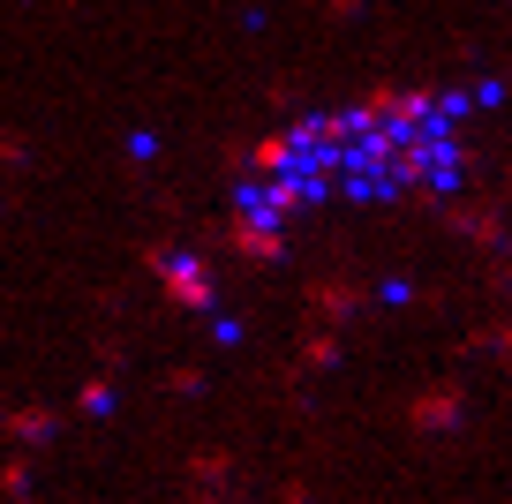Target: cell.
Listing matches in <instances>:
<instances>
[{
    "instance_id": "1",
    "label": "cell",
    "mask_w": 512,
    "mask_h": 504,
    "mask_svg": "<svg viewBox=\"0 0 512 504\" xmlns=\"http://www.w3.org/2000/svg\"><path fill=\"white\" fill-rule=\"evenodd\" d=\"M151 264L166 271V294H174L181 309H211V271L196 264V256H166V249H159Z\"/></svg>"
},
{
    "instance_id": "2",
    "label": "cell",
    "mask_w": 512,
    "mask_h": 504,
    "mask_svg": "<svg viewBox=\"0 0 512 504\" xmlns=\"http://www.w3.org/2000/svg\"><path fill=\"white\" fill-rule=\"evenodd\" d=\"M407 422H415V429H460L467 422V399L452 392V384H437V392H422L415 407H407Z\"/></svg>"
},
{
    "instance_id": "3",
    "label": "cell",
    "mask_w": 512,
    "mask_h": 504,
    "mask_svg": "<svg viewBox=\"0 0 512 504\" xmlns=\"http://www.w3.org/2000/svg\"><path fill=\"white\" fill-rule=\"evenodd\" d=\"M309 301H317L324 316H347V309H354V301H362V294H354V286H339V279H324V286H317V294H309Z\"/></svg>"
},
{
    "instance_id": "4",
    "label": "cell",
    "mask_w": 512,
    "mask_h": 504,
    "mask_svg": "<svg viewBox=\"0 0 512 504\" xmlns=\"http://www.w3.org/2000/svg\"><path fill=\"white\" fill-rule=\"evenodd\" d=\"M309 369H332L339 362V331H317V339H309V354H302Z\"/></svg>"
},
{
    "instance_id": "5",
    "label": "cell",
    "mask_w": 512,
    "mask_h": 504,
    "mask_svg": "<svg viewBox=\"0 0 512 504\" xmlns=\"http://www.w3.org/2000/svg\"><path fill=\"white\" fill-rule=\"evenodd\" d=\"M76 407H83V414H113V384H106V377H91V384H83V399H76Z\"/></svg>"
}]
</instances>
